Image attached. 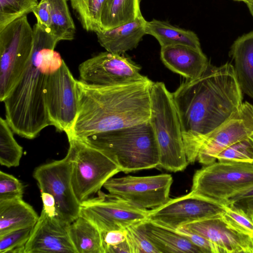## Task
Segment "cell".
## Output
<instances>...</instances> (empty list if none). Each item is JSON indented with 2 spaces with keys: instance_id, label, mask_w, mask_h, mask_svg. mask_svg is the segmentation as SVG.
<instances>
[{
  "instance_id": "18",
  "label": "cell",
  "mask_w": 253,
  "mask_h": 253,
  "mask_svg": "<svg viewBox=\"0 0 253 253\" xmlns=\"http://www.w3.org/2000/svg\"><path fill=\"white\" fill-rule=\"evenodd\" d=\"M161 59L165 65L186 80L200 77L209 62L202 49L186 45H173L161 47Z\"/></svg>"
},
{
  "instance_id": "7",
  "label": "cell",
  "mask_w": 253,
  "mask_h": 253,
  "mask_svg": "<svg viewBox=\"0 0 253 253\" xmlns=\"http://www.w3.org/2000/svg\"><path fill=\"white\" fill-rule=\"evenodd\" d=\"M253 186V164L216 161L195 172L191 192L226 205L228 200Z\"/></svg>"
},
{
  "instance_id": "37",
  "label": "cell",
  "mask_w": 253,
  "mask_h": 253,
  "mask_svg": "<svg viewBox=\"0 0 253 253\" xmlns=\"http://www.w3.org/2000/svg\"><path fill=\"white\" fill-rule=\"evenodd\" d=\"M100 233L103 253H106L110 248L123 242L126 238V229L110 230Z\"/></svg>"
},
{
  "instance_id": "39",
  "label": "cell",
  "mask_w": 253,
  "mask_h": 253,
  "mask_svg": "<svg viewBox=\"0 0 253 253\" xmlns=\"http://www.w3.org/2000/svg\"><path fill=\"white\" fill-rule=\"evenodd\" d=\"M40 193L42 202V210L49 215L59 218L54 197L48 192L40 191Z\"/></svg>"
},
{
  "instance_id": "2",
  "label": "cell",
  "mask_w": 253,
  "mask_h": 253,
  "mask_svg": "<svg viewBox=\"0 0 253 253\" xmlns=\"http://www.w3.org/2000/svg\"><path fill=\"white\" fill-rule=\"evenodd\" d=\"M149 78L114 85H95L76 81L77 115L68 139L93 134L149 121L151 87Z\"/></svg>"
},
{
  "instance_id": "23",
  "label": "cell",
  "mask_w": 253,
  "mask_h": 253,
  "mask_svg": "<svg viewBox=\"0 0 253 253\" xmlns=\"http://www.w3.org/2000/svg\"><path fill=\"white\" fill-rule=\"evenodd\" d=\"M145 33L154 37L161 47L181 44L201 49L199 39L195 33L173 26L168 21L155 19L147 21Z\"/></svg>"
},
{
  "instance_id": "31",
  "label": "cell",
  "mask_w": 253,
  "mask_h": 253,
  "mask_svg": "<svg viewBox=\"0 0 253 253\" xmlns=\"http://www.w3.org/2000/svg\"><path fill=\"white\" fill-rule=\"evenodd\" d=\"M33 227L19 228L0 235V253H24Z\"/></svg>"
},
{
  "instance_id": "16",
  "label": "cell",
  "mask_w": 253,
  "mask_h": 253,
  "mask_svg": "<svg viewBox=\"0 0 253 253\" xmlns=\"http://www.w3.org/2000/svg\"><path fill=\"white\" fill-rule=\"evenodd\" d=\"M69 225L42 209L24 253H77L69 236Z\"/></svg>"
},
{
  "instance_id": "41",
  "label": "cell",
  "mask_w": 253,
  "mask_h": 253,
  "mask_svg": "<svg viewBox=\"0 0 253 253\" xmlns=\"http://www.w3.org/2000/svg\"><path fill=\"white\" fill-rule=\"evenodd\" d=\"M246 3L248 7V9L251 15L253 17V0H250Z\"/></svg>"
},
{
  "instance_id": "5",
  "label": "cell",
  "mask_w": 253,
  "mask_h": 253,
  "mask_svg": "<svg viewBox=\"0 0 253 253\" xmlns=\"http://www.w3.org/2000/svg\"><path fill=\"white\" fill-rule=\"evenodd\" d=\"M151 100L149 122L159 151L158 168L171 172L182 171L189 163L172 94L164 83L153 82L151 87Z\"/></svg>"
},
{
  "instance_id": "10",
  "label": "cell",
  "mask_w": 253,
  "mask_h": 253,
  "mask_svg": "<svg viewBox=\"0 0 253 253\" xmlns=\"http://www.w3.org/2000/svg\"><path fill=\"white\" fill-rule=\"evenodd\" d=\"M149 210L101 190L97 196L80 204V215L93 224L100 232L125 230L148 220Z\"/></svg>"
},
{
  "instance_id": "6",
  "label": "cell",
  "mask_w": 253,
  "mask_h": 253,
  "mask_svg": "<svg viewBox=\"0 0 253 253\" xmlns=\"http://www.w3.org/2000/svg\"><path fill=\"white\" fill-rule=\"evenodd\" d=\"M67 155L71 166V182L81 204L97 193L106 182L121 171L104 151L77 138L68 140Z\"/></svg>"
},
{
  "instance_id": "33",
  "label": "cell",
  "mask_w": 253,
  "mask_h": 253,
  "mask_svg": "<svg viewBox=\"0 0 253 253\" xmlns=\"http://www.w3.org/2000/svg\"><path fill=\"white\" fill-rule=\"evenodd\" d=\"M222 215L229 225L245 234L253 237V219L241 211L224 205Z\"/></svg>"
},
{
  "instance_id": "11",
  "label": "cell",
  "mask_w": 253,
  "mask_h": 253,
  "mask_svg": "<svg viewBox=\"0 0 253 253\" xmlns=\"http://www.w3.org/2000/svg\"><path fill=\"white\" fill-rule=\"evenodd\" d=\"M173 181L169 174L146 176L127 175L110 178L103 187L109 193L139 208L148 210L158 208L169 199Z\"/></svg>"
},
{
  "instance_id": "38",
  "label": "cell",
  "mask_w": 253,
  "mask_h": 253,
  "mask_svg": "<svg viewBox=\"0 0 253 253\" xmlns=\"http://www.w3.org/2000/svg\"><path fill=\"white\" fill-rule=\"evenodd\" d=\"M32 12L37 19V23L43 28L50 30L51 26L50 8L49 3L47 0H41Z\"/></svg>"
},
{
  "instance_id": "19",
  "label": "cell",
  "mask_w": 253,
  "mask_h": 253,
  "mask_svg": "<svg viewBox=\"0 0 253 253\" xmlns=\"http://www.w3.org/2000/svg\"><path fill=\"white\" fill-rule=\"evenodd\" d=\"M147 21L140 14L133 21L113 29L96 33L98 42L107 51L124 54L137 47L146 35Z\"/></svg>"
},
{
  "instance_id": "12",
  "label": "cell",
  "mask_w": 253,
  "mask_h": 253,
  "mask_svg": "<svg viewBox=\"0 0 253 253\" xmlns=\"http://www.w3.org/2000/svg\"><path fill=\"white\" fill-rule=\"evenodd\" d=\"M40 191L55 198L59 219L70 224L80 216V203L72 187L71 166L68 155L37 167L33 173Z\"/></svg>"
},
{
  "instance_id": "40",
  "label": "cell",
  "mask_w": 253,
  "mask_h": 253,
  "mask_svg": "<svg viewBox=\"0 0 253 253\" xmlns=\"http://www.w3.org/2000/svg\"><path fill=\"white\" fill-rule=\"evenodd\" d=\"M130 253V250L126 240L121 244L110 248L106 253Z\"/></svg>"
},
{
  "instance_id": "27",
  "label": "cell",
  "mask_w": 253,
  "mask_h": 253,
  "mask_svg": "<svg viewBox=\"0 0 253 253\" xmlns=\"http://www.w3.org/2000/svg\"><path fill=\"white\" fill-rule=\"evenodd\" d=\"M73 12L87 32L102 31L101 16L106 0H70Z\"/></svg>"
},
{
  "instance_id": "34",
  "label": "cell",
  "mask_w": 253,
  "mask_h": 253,
  "mask_svg": "<svg viewBox=\"0 0 253 253\" xmlns=\"http://www.w3.org/2000/svg\"><path fill=\"white\" fill-rule=\"evenodd\" d=\"M24 186L13 175L0 171V200L23 198Z\"/></svg>"
},
{
  "instance_id": "24",
  "label": "cell",
  "mask_w": 253,
  "mask_h": 253,
  "mask_svg": "<svg viewBox=\"0 0 253 253\" xmlns=\"http://www.w3.org/2000/svg\"><path fill=\"white\" fill-rule=\"evenodd\" d=\"M141 0H106L101 16L102 31L134 21L141 14Z\"/></svg>"
},
{
  "instance_id": "21",
  "label": "cell",
  "mask_w": 253,
  "mask_h": 253,
  "mask_svg": "<svg viewBox=\"0 0 253 253\" xmlns=\"http://www.w3.org/2000/svg\"><path fill=\"white\" fill-rule=\"evenodd\" d=\"M229 55L243 92L253 99V31L238 38L232 44Z\"/></svg>"
},
{
  "instance_id": "26",
  "label": "cell",
  "mask_w": 253,
  "mask_h": 253,
  "mask_svg": "<svg viewBox=\"0 0 253 253\" xmlns=\"http://www.w3.org/2000/svg\"><path fill=\"white\" fill-rule=\"evenodd\" d=\"M51 15L50 31L59 42L74 40L76 28L68 7V0H47Z\"/></svg>"
},
{
  "instance_id": "28",
  "label": "cell",
  "mask_w": 253,
  "mask_h": 253,
  "mask_svg": "<svg viewBox=\"0 0 253 253\" xmlns=\"http://www.w3.org/2000/svg\"><path fill=\"white\" fill-rule=\"evenodd\" d=\"M6 119H0V164L7 168L18 167L23 155V147L13 135Z\"/></svg>"
},
{
  "instance_id": "17",
  "label": "cell",
  "mask_w": 253,
  "mask_h": 253,
  "mask_svg": "<svg viewBox=\"0 0 253 253\" xmlns=\"http://www.w3.org/2000/svg\"><path fill=\"white\" fill-rule=\"evenodd\" d=\"M181 227L207 239L217 246L222 253H253V237L231 226L222 215Z\"/></svg>"
},
{
  "instance_id": "1",
  "label": "cell",
  "mask_w": 253,
  "mask_h": 253,
  "mask_svg": "<svg viewBox=\"0 0 253 253\" xmlns=\"http://www.w3.org/2000/svg\"><path fill=\"white\" fill-rule=\"evenodd\" d=\"M187 161H196L200 139L227 121L241 107L243 92L233 65H209L199 78L186 80L172 93Z\"/></svg>"
},
{
  "instance_id": "20",
  "label": "cell",
  "mask_w": 253,
  "mask_h": 253,
  "mask_svg": "<svg viewBox=\"0 0 253 253\" xmlns=\"http://www.w3.org/2000/svg\"><path fill=\"white\" fill-rule=\"evenodd\" d=\"M139 225L160 253H203L197 246L176 230L147 220Z\"/></svg>"
},
{
  "instance_id": "3",
  "label": "cell",
  "mask_w": 253,
  "mask_h": 253,
  "mask_svg": "<svg viewBox=\"0 0 253 253\" xmlns=\"http://www.w3.org/2000/svg\"><path fill=\"white\" fill-rule=\"evenodd\" d=\"M30 58L19 80L3 101L5 119L14 133L29 139L50 126L44 101L47 76L60 59L58 40L49 29L36 23Z\"/></svg>"
},
{
  "instance_id": "22",
  "label": "cell",
  "mask_w": 253,
  "mask_h": 253,
  "mask_svg": "<svg viewBox=\"0 0 253 253\" xmlns=\"http://www.w3.org/2000/svg\"><path fill=\"white\" fill-rule=\"evenodd\" d=\"M39 216L22 198L0 200V235L13 230L33 227Z\"/></svg>"
},
{
  "instance_id": "8",
  "label": "cell",
  "mask_w": 253,
  "mask_h": 253,
  "mask_svg": "<svg viewBox=\"0 0 253 253\" xmlns=\"http://www.w3.org/2000/svg\"><path fill=\"white\" fill-rule=\"evenodd\" d=\"M33 29L27 16L0 31V100L3 102L16 84L30 58Z\"/></svg>"
},
{
  "instance_id": "42",
  "label": "cell",
  "mask_w": 253,
  "mask_h": 253,
  "mask_svg": "<svg viewBox=\"0 0 253 253\" xmlns=\"http://www.w3.org/2000/svg\"><path fill=\"white\" fill-rule=\"evenodd\" d=\"M234 1H242L245 3H247V2L252 0H233Z\"/></svg>"
},
{
  "instance_id": "32",
  "label": "cell",
  "mask_w": 253,
  "mask_h": 253,
  "mask_svg": "<svg viewBox=\"0 0 253 253\" xmlns=\"http://www.w3.org/2000/svg\"><path fill=\"white\" fill-rule=\"evenodd\" d=\"M139 224L127 227L126 240L130 253H160L142 230Z\"/></svg>"
},
{
  "instance_id": "9",
  "label": "cell",
  "mask_w": 253,
  "mask_h": 253,
  "mask_svg": "<svg viewBox=\"0 0 253 253\" xmlns=\"http://www.w3.org/2000/svg\"><path fill=\"white\" fill-rule=\"evenodd\" d=\"M76 81L62 58L52 67L46 80L44 101L50 126L65 133L77 115Z\"/></svg>"
},
{
  "instance_id": "25",
  "label": "cell",
  "mask_w": 253,
  "mask_h": 253,
  "mask_svg": "<svg viewBox=\"0 0 253 253\" xmlns=\"http://www.w3.org/2000/svg\"><path fill=\"white\" fill-rule=\"evenodd\" d=\"M68 232L77 253H103L100 231L85 218L80 215L69 225Z\"/></svg>"
},
{
  "instance_id": "44",
  "label": "cell",
  "mask_w": 253,
  "mask_h": 253,
  "mask_svg": "<svg viewBox=\"0 0 253 253\" xmlns=\"http://www.w3.org/2000/svg\"></svg>"
},
{
  "instance_id": "13",
  "label": "cell",
  "mask_w": 253,
  "mask_h": 253,
  "mask_svg": "<svg viewBox=\"0 0 253 253\" xmlns=\"http://www.w3.org/2000/svg\"><path fill=\"white\" fill-rule=\"evenodd\" d=\"M141 67L124 54L102 52L79 66L80 80L95 85H114L145 80Z\"/></svg>"
},
{
  "instance_id": "29",
  "label": "cell",
  "mask_w": 253,
  "mask_h": 253,
  "mask_svg": "<svg viewBox=\"0 0 253 253\" xmlns=\"http://www.w3.org/2000/svg\"><path fill=\"white\" fill-rule=\"evenodd\" d=\"M38 4V0H0V31L33 12Z\"/></svg>"
},
{
  "instance_id": "4",
  "label": "cell",
  "mask_w": 253,
  "mask_h": 253,
  "mask_svg": "<svg viewBox=\"0 0 253 253\" xmlns=\"http://www.w3.org/2000/svg\"><path fill=\"white\" fill-rule=\"evenodd\" d=\"M107 153L126 173L158 167L157 142L149 121L82 139Z\"/></svg>"
},
{
  "instance_id": "15",
  "label": "cell",
  "mask_w": 253,
  "mask_h": 253,
  "mask_svg": "<svg viewBox=\"0 0 253 253\" xmlns=\"http://www.w3.org/2000/svg\"><path fill=\"white\" fill-rule=\"evenodd\" d=\"M224 211V205L190 192L149 210L148 220L176 230L191 222L221 215Z\"/></svg>"
},
{
  "instance_id": "35",
  "label": "cell",
  "mask_w": 253,
  "mask_h": 253,
  "mask_svg": "<svg viewBox=\"0 0 253 253\" xmlns=\"http://www.w3.org/2000/svg\"><path fill=\"white\" fill-rule=\"evenodd\" d=\"M226 206L241 211L253 218V186L232 196Z\"/></svg>"
},
{
  "instance_id": "43",
  "label": "cell",
  "mask_w": 253,
  "mask_h": 253,
  "mask_svg": "<svg viewBox=\"0 0 253 253\" xmlns=\"http://www.w3.org/2000/svg\"><path fill=\"white\" fill-rule=\"evenodd\" d=\"M249 138L250 139L253 145V134L249 136Z\"/></svg>"
},
{
  "instance_id": "30",
  "label": "cell",
  "mask_w": 253,
  "mask_h": 253,
  "mask_svg": "<svg viewBox=\"0 0 253 253\" xmlns=\"http://www.w3.org/2000/svg\"><path fill=\"white\" fill-rule=\"evenodd\" d=\"M220 162L253 164V145L249 137L229 146L216 157Z\"/></svg>"
},
{
  "instance_id": "14",
  "label": "cell",
  "mask_w": 253,
  "mask_h": 253,
  "mask_svg": "<svg viewBox=\"0 0 253 253\" xmlns=\"http://www.w3.org/2000/svg\"><path fill=\"white\" fill-rule=\"evenodd\" d=\"M252 134L253 105L246 101L227 121L201 137L197 161L204 166L214 163L219 153Z\"/></svg>"
},
{
  "instance_id": "36",
  "label": "cell",
  "mask_w": 253,
  "mask_h": 253,
  "mask_svg": "<svg viewBox=\"0 0 253 253\" xmlns=\"http://www.w3.org/2000/svg\"><path fill=\"white\" fill-rule=\"evenodd\" d=\"M176 230L198 247L203 253H222L217 246L203 236L183 227H179Z\"/></svg>"
}]
</instances>
